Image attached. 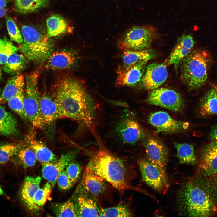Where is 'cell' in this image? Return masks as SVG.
<instances>
[{"instance_id":"obj_1","label":"cell","mask_w":217,"mask_h":217,"mask_svg":"<svg viewBox=\"0 0 217 217\" xmlns=\"http://www.w3.org/2000/svg\"><path fill=\"white\" fill-rule=\"evenodd\" d=\"M51 95L57 106L59 119L82 123L95 134L93 104L79 81L70 76L61 78L53 85Z\"/></svg>"},{"instance_id":"obj_2","label":"cell","mask_w":217,"mask_h":217,"mask_svg":"<svg viewBox=\"0 0 217 217\" xmlns=\"http://www.w3.org/2000/svg\"><path fill=\"white\" fill-rule=\"evenodd\" d=\"M86 166L121 194L127 191H134L158 200L146 189L133 185V181L138 175L133 165L106 149H100L93 154Z\"/></svg>"},{"instance_id":"obj_3","label":"cell","mask_w":217,"mask_h":217,"mask_svg":"<svg viewBox=\"0 0 217 217\" xmlns=\"http://www.w3.org/2000/svg\"><path fill=\"white\" fill-rule=\"evenodd\" d=\"M176 197L177 209L181 216H210L217 209L210 182L201 174L183 182Z\"/></svg>"},{"instance_id":"obj_4","label":"cell","mask_w":217,"mask_h":217,"mask_svg":"<svg viewBox=\"0 0 217 217\" xmlns=\"http://www.w3.org/2000/svg\"><path fill=\"white\" fill-rule=\"evenodd\" d=\"M210 61L207 51L198 49L192 51L181 61V78L189 90H197L205 84Z\"/></svg>"},{"instance_id":"obj_5","label":"cell","mask_w":217,"mask_h":217,"mask_svg":"<svg viewBox=\"0 0 217 217\" xmlns=\"http://www.w3.org/2000/svg\"><path fill=\"white\" fill-rule=\"evenodd\" d=\"M21 33L23 41L19 49L25 56L38 62L47 59L52 53V46L47 37L30 26H23Z\"/></svg>"},{"instance_id":"obj_6","label":"cell","mask_w":217,"mask_h":217,"mask_svg":"<svg viewBox=\"0 0 217 217\" xmlns=\"http://www.w3.org/2000/svg\"><path fill=\"white\" fill-rule=\"evenodd\" d=\"M40 71H34L25 79L24 107L28 120L34 129H42L45 126L40 113V96L38 88V80Z\"/></svg>"},{"instance_id":"obj_7","label":"cell","mask_w":217,"mask_h":217,"mask_svg":"<svg viewBox=\"0 0 217 217\" xmlns=\"http://www.w3.org/2000/svg\"><path fill=\"white\" fill-rule=\"evenodd\" d=\"M156 34V30L152 26H133L122 36L118 46L124 51L146 49L150 46Z\"/></svg>"},{"instance_id":"obj_8","label":"cell","mask_w":217,"mask_h":217,"mask_svg":"<svg viewBox=\"0 0 217 217\" xmlns=\"http://www.w3.org/2000/svg\"><path fill=\"white\" fill-rule=\"evenodd\" d=\"M138 164L142 180L159 193L165 194L170 187L167 169L151 163L146 159L140 160Z\"/></svg>"},{"instance_id":"obj_9","label":"cell","mask_w":217,"mask_h":217,"mask_svg":"<svg viewBox=\"0 0 217 217\" xmlns=\"http://www.w3.org/2000/svg\"><path fill=\"white\" fill-rule=\"evenodd\" d=\"M146 101L150 104L175 112L181 111L184 107V102L181 95L173 90L165 87L151 90Z\"/></svg>"},{"instance_id":"obj_10","label":"cell","mask_w":217,"mask_h":217,"mask_svg":"<svg viewBox=\"0 0 217 217\" xmlns=\"http://www.w3.org/2000/svg\"><path fill=\"white\" fill-rule=\"evenodd\" d=\"M117 139L122 143L133 145L146 136L145 131L139 123L128 116L122 117L114 129Z\"/></svg>"},{"instance_id":"obj_11","label":"cell","mask_w":217,"mask_h":217,"mask_svg":"<svg viewBox=\"0 0 217 217\" xmlns=\"http://www.w3.org/2000/svg\"><path fill=\"white\" fill-rule=\"evenodd\" d=\"M148 121L155 128L156 133L165 134L184 131L189 126L188 122L175 120L167 112L162 111L151 113L148 116Z\"/></svg>"},{"instance_id":"obj_12","label":"cell","mask_w":217,"mask_h":217,"mask_svg":"<svg viewBox=\"0 0 217 217\" xmlns=\"http://www.w3.org/2000/svg\"><path fill=\"white\" fill-rule=\"evenodd\" d=\"M80 183L95 198L98 203L101 199H105L111 195V188L112 187L104 179L87 166Z\"/></svg>"},{"instance_id":"obj_13","label":"cell","mask_w":217,"mask_h":217,"mask_svg":"<svg viewBox=\"0 0 217 217\" xmlns=\"http://www.w3.org/2000/svg\"><path fill=\"white\" fill-rule=\"evenodd\" d=\"M74 195L77 217H99L100 207L96 199L81 183Z\"/></svg>"},{"instance_id":"obj_14","label":"cell","mask_w":217,"mask_h":217,"mask_svg":"<svg viewBox=\"0 0 217 217\" xmlns=\"http://www.w3.org/2000/svg\"><path fill=\"white\" fill-rule=\"evenodd\" d=\"M148 61H141L131 65L119 66L117 71L116 84L134 86L139 84L144 74Z\"/></svg>"},{"instance_id":"obj_15","label":"cell","mask_w":217,"mask_h":217,"mask_svg":"<svg viewBox=\"0 0 217 217\" xmlns=\"http://www.w3.org/2000/svg\"><path fill=\"white\" fill-rule=\"evenodd\" d=\"M143 144L147 160L152 163L167 169L168 162V151L163 143L155 137H146L143 139Z\"/></svg>"},{"instance_id":"obj_16","label":"cell","mask_w":217,"mask_h":217,"mask_svg":"<svg viewBox=\"0 0 217 217\" xmlns=\"http://www.w3.org/2000/svg\"><path fill=\"white\" fill-rule=\"evenodd\" d=\"M78 149L70 150L62 154L56 161L43 163L42 172L44 178L53 187L57 183L58 178L66 166L78 154Z\"/></svg>"},{"instance_id":"obj_17","label":"cell","mask_w":217,"mask_h":217,"mask_svg":"<svg viewBox=\"0 0 217 217\" xmlns=\"http://www.w3.org/2000/svg\"><path fill=\"white\" fill-rule=\"evenodd\" d=\"M166 63H153L147 65L144 74L139 83L142 88L152 90L159 88L168 77Z\"/></svg>"},{"instance_id":"obj_18","label":"cell","mask_w":217,"mask_h":217,"mask_svg":"<svg viewBox=\"0 0 217 217\" xmlns=\"http://www.w3.org/2000/svg\"><path fill=\"white\" fill-rule=\"evenodd\" d=\"M198 162L200 173L203 175H217V141H212L201 149Z\"/></svg>"},{"instance_id":"obj_19","label":"cell","mask_w":217,"mask_h":217,"mask_svg":"<svg viewBox=\"0 0 217 217\" xmlns=\"http://www.w3.org/2000/svg\"><path fill=\"white\" fill-rule=\"evenodd\" d=\"M78 57L75 52L64 49L51 53L47 58L46 68L52 70H60L72 67L77 63Z\"/></svg>"},{"instance_id":"obj_20","label":"cell","mask_w":217,"mask_h":217,"mask_svg":"<svg viewBox=\"0 0 217 217\" xmlns=\"http://www.w3.org/2000/svg\"><path fill=\"white\" fill-rule=\"evenodd\" d=\"M194 44L193 38L191 35L183 34L178 38L170 55L168 64H173L177 71L181 61L192 51Z\"/></svg>"},{"instance_id":"obj_21","label":"cell","mask_w":217,"mask_h":217,"mask_svg":"<svg viewBox=\"0 0 217 217\" xmlns=\"http://www.w3.org/2000/svg\"><path fill=\"white\" fill-rule=\"evenodd\" d=\"M41 178L39 176H27L25 178L20 192V196L25 206L29 210L35 212L40 208L33 202L36 192L40 188Z\"/></svg>"},{"instance_id":"obj_22","label":"cell","mask_w":217,"mask_h":217,"mask_svg":"<svg viewBox=\"0 0 217 217\" xmlns=\"http://www.w3.org/2000/svg\"><path fill=\"white\" fill-rule=\"evenodd\" d=\"M40 107L41 118L45 126L50 124L59 119L57 106L52 95L45 93L41 96Z\"/></svg>"},{"instance_id":"obj_23","label":"cell","mask_w":217,"mask_h":217,"mask_svg":"<svg viewBox=\"0 0 217 217\" xmlns=\"http://www.w3.org/2000/svg\"><path fill=\"white\" fill-rule=\"evenodd\" d=\"M25 79L24 76L18 74L8 81L0 96V105L4 104L11 98L24 91Z\"/></svg>"},{"instance_id":"obj_24","label":"cell","mask_w":217,"mask_h":217,"mask_svg":"<svg viewBox=\"0 0 217 217\" xmlns=\"http://www.w3.org/2000/svg\"><path fill=\"white\" fill-rule=\"evenodd\" d=\"M26 140L27 145L34 152L37 160L42 163L54 162L57 159L56 156L42 141L31 135L27 136Z\"/></svg>"},{"instance_id":"obj_25","label":"cell","mask_w":217,"mask_h":217,"mask_svg":"<svg viewBox=\"0 0 217 217\" xmlns=\"http://www.w3.org/2000/svg\"><path fill=\"white\" fill-rule=\"evenodd\" d=\"M17 131L16 118L0 105V135L11 136L17 134Z\"/></svg>"},{"instance_id":"obj_26","label":"cell","mask_w":217,"mask_h":217,"mask_svg":"<svg viewBox=\"0 0 217 217\" xmlns=\"http://www.w3.org/2000/svg\"><path fill=\"white\" fill-rule=\"evenodd\" d=\"M199 106L203 116L217 114V92L215 89L209 90L200 99Z\"/></svg>"},{"instance_id":"obj_27","label":"cell","mask_w":217,"mask_h":217,"mask_svg":"<svg viewBox=\"0 0 217 217\" xmlns=\"http://www.w3.org/2000/svg\"><path fill=\"white\" fill-rule=\"evenodd\" d=\"M155 53L151 50H128L124 51L122 55L123 65L129 66L143 60L148 61L154 58Z\"/></svg>"},{"instance_id":"obj_28","label":"cell","mask_w":217,"mask_h":217,"mask_svg":"<svg viewBox=\"0 0 217 217\" xmlns=\"http://www.w3.org/2000/svg\"><path fill=\"white\" fill-rule=\"evenodd\" d=\"M174 146L176 150V156L180 163L193 166L196 164L197 159L193 145L175 142Z\"/></svg>"},{"instance_id":"obj_29","label":"cell","mask_w":217,"mask_h":217,"mask_svg":"<svg viewBox=\"0 0 217 217\" xmlns=\"http://www.w3.org/2000/svg\"><path fill=\"white\" fill-rule=\"evenodd\" d=\"M47 34L49 37H54L66 33L68 25L65 20L58 14L52 15L46 20Z\"/></svg>"},{"instance_id":"obj_30","label":"cell","mask_w":217,"mask_h":217,"mask_svg":"<svg viewBox=\"0 0 217 217\" xmlns=\"http://www.w3.org/2000/svg\"><path fill=\"white\" fill-rule=\"evenodd\" d=\"M130 207L125 204L120 203L113 207H100L99 217H131L134 216Z\"/></svg>"},{"instance_id":"obj_31","label":"cell","mask_w":217,"mask_h":217,"mask_svg":"<svg viewBox=\"0 0 217 217\" xmlns=\"http://www.w3.org/2000/svg\"><path fill=\"white\" fill-rule=\"evenodd\" d=\"M15 9L21 14L34 12L46 5L48 0H14Z\"/></svg>"},{"instance_id":"obj_32","label":"cell","mask_w":217,"mask_h":217,"mask_svg":"<svg viewBox=\"0 0 217 217\" xmlns=\"http://www.w3.org/2000/svg\"><path fill=\"white\" fill-rule=\"evenodd\" d=\"M25 62L24 56L15 53L8 58L3 67L4 71L8 74H14L22 69Z\"/></svg>"},{"instance_id":"obj_33","label":"cell","mask_w":217,"mask_h":217,"mask_svg":"<svg viewBox=\"0 0 217 217\" xmlns=\"http://www.w3.org/2000/svg\"><path fill=\"white\" fill-rule=\"evenodd\" d=\"M54 213L58 217H77L75 204L73 200L55 203L52 206Z\"/></svg>"},{"instance_id":"obj_34","label":"cell","mask_w":217,"mask_h":217,"mask_svg":"<svg viewBox=\"0 0 217 217\" xmlns=\"http://www.w3.org/2000/svg\"><path fill=\"white\" fill-rule=\"evenodd\" d=\"M16 155L20 163L26 168L34 166L37 160L34 152L27 145L21 147Z\"/></svg>"},{"instance_id":"obj_35","label":"cell","mask_w":217,"mask_h":217,"mask_svg":"<svg viewBox=\"0 0 217 217\" xmlns=\"http://www.w3.org/2000/svg\"><path fill=\"white\" fill-rule=\"evenodd\" d=\"M24 91L11 98L8 102V105L10 109L18 114L22 119L28 121L24 107Z\"/></svg>"},{"instance_id":"obj_36","label":"cell","mask_w":217,"mask_h":217,"mask_svg":"<svg viewBox=\"0 0 217 217\" xmlns=\"http://www.w3.org/2000/svg\"><path fill=\"white\" fill-rule=\"evenodd\" d=\"M19 48L14 45L5 36L0 39V64L4 65L9 57L16 53Z\"/></svg>"},{"instance_id":"obj_37","label":"cell","mask_w":217,"mask_h":217,"mask_svg":"<svg viewBox=\"0 0 217 217\" xmlns=\"http://www.w3.org/2000/svg\"><path fill=\"white\" fill-rule=\"evenodd\" d=\"M21 147L15 143H7L0 145V164L7 162L16 154Z\"/></svg>"},{"instance_id":"obj_38","label":"cell","mask_w":217,"mask_h":217,"mask_svg":"<svg viewBox=\"0 0 217 217\" xmlns=\"http://www.w3.org/2000/svg\"><path fill=\"white\" fill-rule=\"evenodd\" d=\"M52 188L51 184L48 181L36 192L34 197L33 202L39 208L42 207L50 198Z\"/></svg>"},{"instance_id":"obj_39","label":"cell","mask_w":217,"mask_h":217,"mask_svg":"<svg viewBox=\"0 0 217 217\" xmlns=\"http://www.w3.org/2000/svg\"><path fill=\"white\" fill-rule=\"evenodd\" d=\"M7 29L11 39L18 44L23 41L22 35L13 19L11 17L6 18Z\"/></svg>"},{"instance_id":"obj_40","label":"cell","mask_w":217,"mask_h":217,"mask_svg":"<svg viewBox=\"0 0 217 217\" xmlns=\"http://www.w3.org/2000/svg\"><path fill=\"white\" fill-rule=\"evenodd\" d=\"M82 169L80 164L73 160L69 162L66 166L65 169L66 172L74 185L78 180Z\"/></svg>"},{"instance_id":"obj_41","label":"cell","mask_w":217,"mask_h":217,"mask_svg":"<svg viewBox=\"0 0 217 217\" xmlns=\"http://www.w3.org/2000/svg\"><path fill=\"white\" fill-rule=\"evenodd\" d=\"M57 183L58 188L62 191L68 190L74 185L67 175L65 169L62 171L59 175Z\"/></svg>"},{"instance_id":"obj_42","label":"cell","mask_w":217,"mask_h":217,"mask_svg":"<svg viewBox=\"0 0 217 217\" xmlns=\"http://www.w3.org/2000/svg\"><path fill=\"white\" fill-rule=\"evenodd\" d=\"M210 139L212 141H217V124L212 127L209 134Z\"/></svg>"},{"instance_id":"obj_43","label":"cell","mask_w":217,"mask_h":217,"mask_svg":"<svg viewBox=\"0 0 217 217\" xmlns=\"http://www.w3.org/2000/svg\"><path fill=\"white\" fill-rule=\"evenodd\" d=\"M215 178L216 179L213 183L210 182L212 187L214 197L217 205V175L212 177Z\"/></svg>"},{"instance_id":"obj_44","label":"cell","mask_w":217,"mask_h":217,"mask_svg":"<svg viewBox=\"0 0 217 217\" xmlns=\"http://www.w3.org/2000/svg\"><path fill=\"white\" fill-rule=\"evenodd\" d=\"M6 3L7 0H0V18L4 16L6 13V11L4 8Z\"/></svg>"},{"instance_id":"obj_45","label":"cell","mask_w":217,"mask_h":217,"mask_svg":"<svg viewBox=\"0 0 217 217\" xmlns=\"http://www.w3.org/2000/svg\"><path fill=\"white\" fill-rule=\"evenodd\" d=\"M3 193V191L2 189L0 188V195L2 194Z\"/></svg>"},{"instance_id":"obj_46","label":"cell","mask_w":217,"mask_h":217,"mask_svg":"<svg viewBox=\"0 0 217 217\" xmlns=\"http://www.w3.org/2000/svg\"><path fill=\"white\" fill-rule=\"evenodd\" d=\"M1 77V69L0 67V79Z\"/></svg>"},{"instance_id":"obj_47","label":"cell","mask_w":217,"mask_h":217,"mask_svg":"<svg viewBox=\"0 0 217 217\" xmlns=\"http://www.w3.org/2000/svg\"><path fill=\"white\" fill-rule=\"evenodd\" d=\"M215 90H216L217 92V85L215 87Z\"/></svg>"},{"instance_id":"obj_48","label":"cell","mask_w":217,"mask_h":217,"mask_svg":"<svg viewBox=\"0 0 217 217\" xmlns=\"http://www.w3.org/2000/svg\"><path fill=\"white\" fill-rule=\"evenodd\" d=\"M2 90L1 89H0V96L1 95V93L2 92Z\"/></svg>"}]
</instances>
